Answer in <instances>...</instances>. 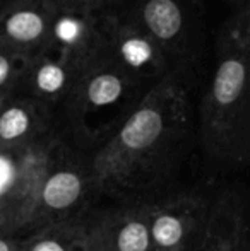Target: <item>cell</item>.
I'll list each match as a JSON object with an SVG mask.
<instances>
[{
	"label": "cell",
	"instance_id": "1",
	"mask_svg": "<svg viewBox=\"0 0 250 251\" xmlns=\"http://www.w3.org/2000/svg\"><path fill=\"white\" fill-rule=\"evenodd\" d=\"M100 56L137 82L154 80L156 84L170 74L182 72L163 48L124 10L103 16Z\"/></svg>",
	"mask_w": 250,
	"mask_h": 251
},
{
	"label": "cell",
	"instance_id": "2",
	"mask_svg": "<svg viewBox=\"0 0 250 251\" xmlns=\"http://www.w3.org/2000/svg\"><path fill=\"white\" fill-rule=\"evenodd\" d=\"M122 10L185 72L199 41L195 12L185 0H130Z\"/></svg>",
	"mask_w": 250,
	"mask_h": 251
},
{
	"label": "cell",
	"instance_id": "3",
	"mask_svg": "<svg viewBox=\"0 0 250 251\" xmlns=\"http://www.w3.org/2000/svg\"><path fill=\"white\" fill-rule=\"evenodd\" d=\"M103 16L83 3H55L47 48L84 70L100 56Z\"/></svg>",
	"mask_w": 250,
	"mask_h": 251
},
{
	"label": "cell",
	"instance_id": "4",
	"mask_svg": "<svg viewBox=\"0 0 250 251\" xmlns=\"http://www.w3.org/2000/svg\"><path fill=\"white\" fill-rule=\"evenodd\" d=\"M52 0H5L0 5V45L34 56L48 45Z\"/></svg>",
	"mask_w": 250,
	"mask_h": 251
},
{
	"label": "cell",
	"instance_id": "5",
	"mask_svg": "<svg viewBox=\"0 0 250 251\" xmlns=\"http://www.w3.org/2000/svg\"><path fill=\"white\" fill-rule=\"evenodd\" d=\"M81 72L83 70L60 53L45 48L31 56L23 82L40 100L55 101L60 100L63 94L72 93Z\"/></svg>",
	"mask_w": 250,
	"mask_h": 251
},
{
	"label": "cell",
	"instance_id": "6",
	"mask_svg": "<svg viewBox=\"0 0 250 251\" xmlns=\"http://www.w3.org/2000/svg\"><path fill=\"white\" fill-rule=\"evenodd\" d=\"M36 109L29 102H12L0 109V140L14 142L31 132Z\"/></svg>",
	"mask_w": 250,
	"mask_h": 251
},
{
	"label": "cell",
	"instance_id": "7",
	"mask_svg": "<svg viewBox=\"0 0 250 251\" xmlns=\"http://www.w3.org/2000/svg\"><path fill=\"white\" fill-rule=\"evenodd\" d=\"M81 193V179L74 173H57L48 179L43 190V200L52 208L70 207Z\"/></svg>",
	"mask_w": 250,
	"mask_h": 251
},
{
	"label": "cell",
	"instance_id": "8",
	"mask_svg": "<svg viewBox=\"0 0 250 251\" xmlns=\"http://www.w3.org/2000/svg\"><path fill=\"white\" fill-rule=\"evenodd\" d=\"M31 56L0 45V94H9L23 82Z\"/></svg>",
	"mask_w": 250,
	"mask_h": 251
},
{
	"label": "cell",
	"instance_id": "9",
	"mask_svg": "<svg viewBox=\"0 0 250 251\" xmlns=\"http://www.w3.org/2000/svg\"><path fill=\"white\" fill-rule=\"evenodd\" d=\"M184 227L173 215H161L153 224V236L161 246H173L182 239Z\"/></svg>",
	"mask_w": 250,
	"mask_h": 251
},
{
	"label": "cell",
	"instance_id": "10",
	"mask_svg": "<svg viewBox=\"0 0 250 251\" xmlns=\"http://www.w3.org/2000/svg\"><path fill=\"white\" fill-rule=\"evenodd\" d=\"M147 245H149V234L140 222H130L118 234L120 251H146Z\"/></svg>",
	"mask_w": 250,
	"mask_h": 251
},
{
	"label": "cell",
	"instance_id": "11",
	"mask_svg": "<svg viewBox=\"0 0 250 251\" xmlns=\"http://www.w3.org/2000/svg\"><path fill=\"white\" fill-rule=\"evenodd\" d=\"M129 2L130 0H77V3H83V5L89 7V9L101 14H110V12L122 10Z\"/></svg>",
	"mask_w": 250,
	"mask_h": 251
},
{
	"label": "cell",
	"instance_id": "12",
	"mask_svg": "<svg viewBox=\"0 0 250 251\" xmlns=\"http://www.w3.org/2000/svg\"><path fill=\"white\" fill-rule=\"evenodd\" d=\"M14 179V166L7 159L0 157V193H3Z\"/></svg>",
	"mask_w": 250,
	"mask_h": 251
},
{
	"label": "cell",
	"instance_id": "13",
	"mask_svg": "<svg viewBox=\"0 0 250 251\" xmlns=\"http://www.w3.org/2000/svg\"><path fill=\"white\" fill-rule=\"evenodd\" d=\"M33 251H63V248L55 241H43L34 246Z\"/></svg>",
	"mask_w": 250,
	"mask_h": 251
},
{
	"label": "cell",
	"instance_id": "14",
	"mask_svg": "<svg viewBox=\"0 0 250 251\" xmlns=\"http://www.w3.org/2000/svg\"><path fill=\"white\" fill-rule=\"evenodd\" d=\"M7 98H9V94H0V109H2L3 106H5Z\"/></svg>",
	"mask_w": 250,
	"mask_h": 251
},
{
	"label": "cell",
	"instance_id": "15",
	"mask_svg": "<svg viewBox=\"0 0 250 251\" xmlns=\"http://www.w3.org/2000/svg\"><path fill=\"white\" fill-rule=\"evenodd\" d=\"M228 3H230L231 7H235V5H238V3H244V2H249V0H226Z\"/></svg>",
	"mask_w": 250,
	"mask_h": 251
},
{
	"label": "cell",
	"instance_id": "16",
	"mask_svg": "<svg viewBox=\"0 0 250 251\" xmlns=\"http://www.w3.org/2000/svg\"><path fill=\"white\" fill-rule=\"evenodd\" d=\"M54 3H72V2H76L77 3V0H52Z\"/></svg>",
	"mask_w": 250,
	"mask_h": 251
},
{
	"label": "cell",
	"instance_id": "17",
	"mask_svg": "<svg viewBox=\"0 0 250 251\" xmlns=\"http://www.w3.org/2000/svg\"><path fill=\"white\" fill-rule=\"evenodd\" d=\"M0 251H9V246H7V243H3L2 239H0Z\"/></svg>",
	"mask_w": 250,
	"mask_h": 251
},
{
	"label": "cell",
	"instance_id": "18",
	"mask_svg": "<svg viewBox=\"0 0 250 251\" xmlns=\"http://www.w3.org/2000/svg\"><path fill=\"white\" fill-rule=\"evenodd\" d=\"M3 2H5V0H0V5H2V3H3Z\"/></svg>",
	"mask_w": 250,
	"mask_h": 251
}]
</instances>
